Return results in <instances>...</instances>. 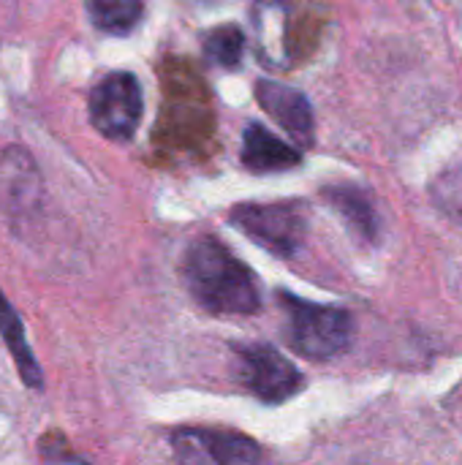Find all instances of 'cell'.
Listing matches in <instances>:
<instances>
[{"mask_svg": "<svg viewBox=\"0 0 462 465\" xmlns=\"http://www.w3.org/2000/svg\"><path fill=\"white\" fill-rule=\"evenodd\" d=\"M302 161L300 150L278 139L270 128L251 123L242 136V163L251 172L267 174V172H286Z\"/></svg>", "mask_w": 462, "mask_h": 465, "instance_id": "9", "label": "cell"}, {"mask_svg": "<svg viewBox=\"0 0 462 465\" xmlns=\"http://www.w3.org/2000/svg\"><path fill=\"white\" fill-rule=\"evenodd\" d=\"M172 452L180 465H261L253 439L223 428H180L172 433Z\"/></svg>", "mask_w": 462, "mask_h": 465, "instance_id": "6", "label": "cell"}, {"mask_svg": "<svg viewBox=\"0 0 462 465\" xmlns=\"http://www.w3.org/2000/svg\"><path fill=\"white\" fill-rule=\"evenodd\" d=\"M237 354V379L240 384L264 403H283L302 392L305 376L297 365L283 357L270 343H242L234 346Z\"/></svg>", "mask_w": 462, "mask_h": 465, "instance_id": "3", "label": "cell"}, {"mask_svg": "<svg viewBox=\"0 0 462 465\" xmlns=\"http://www.w3.org/2000/svg\"><path fill=\"white\" fill-rule=\"evenodd\" d=\"M144 0H87V14L93 25L103 33L123 35L142 19Z\"/></svg>", "mask_w": 462, "mask_h": 465, "instance_id": "12", "label": "cell"}, {"mask_svg": "<svg viewBox=\"0 0 462 465\" xmlns=\"http://www.w3.org/2000/svg\"><path fill=\"white\" fill-rule=\"evenodd\" d=\"M44 465H87L84 460H79V458H71V455H49Z\"/></svg>", "mask_w": 462, "mask_h": 465, "instance_id": "14", "label": "cell"}, {"mask_svg": "<svg viewBox=\"0 0 462 465\" xmlns=\"http://www.w3.org/2000/svg\"><path fill=\"white\" fill-rule=\"evenodd\" d=\"M196 3H202V5H212V3H218V0H196Z\"/></svg>", "mask_w": 462, "mask_h": 465, "instance_id": "15", "label": "cell"}, {"mask_svg": "<svg viewBox=\"0 0 462 465\" xmlns=\"http://www.w3.org/2000/svg\"><path fill=\"white\" fill-rule=\"evenodd\" d=\"M44 204V183L25 147L0 150V213L11 223H27Z\"/></svg>", "mask_w": 462, "mask_h": 465, "instance_id": "7", "label": "cell"}, {"mask_svg": "<svg viewBox=\"0 0 462 465\" xmlns=\"http://www.w3.org/2000/svg\"><path fill=\"white\" fill-rule=\"evenodd\" d=\"M231 223L275 256L291 259L305 242V215L297 204H237Z\"/></svg>", "mask_w": 462, "mask_h": 465, "instance_id": "5", "label": "cell"}, {"mask_svg": "<svg viewBox=\"0 0 462 465\" xmlns=\"http://www.w3.org/2000/svg\"><path fill=\"white\" fill-rule=\"evenodd\" d=\"M245 49V35L237 25H223L215 27L207 41H204V54L210 63L221 65V68H234L242 57Z\"/></svg>", "mask_w": 462, "mask_h": 465, "instance_id": "13", "label": "cell"}, {"mask_svg": "<svg viewBox=\"0 0 462 465\" xmlns=\"http://www.w3.org/2000/svg\"><path fill=\"white\" fill-rule=\"evenodd\" d=\"M324 196L359 237L373 240L378 234V218H376V210H373L370 199L365 196V191L351 188V185H332L324 191Z\"/></svg>", "mask_w": 462, "mask_h": 465, "instance_id": "11", "label": "cell"}, {"mask_svg": "<svg viewBox=\"0 0 462 465\" xmlns=\"http://www.w3.org/2000/svg\"><path fill=\"white\" fill-rule=\"evenodd\" d=\"M142 84L133 74L114 71L103 76L90 93V123L112 142L133 139L142 120Z\"/></svg>", "mask_w": 462, "mask_h": 465, "instance_id": "4", "label": "cell"}, {"mask_svg": "<svg viewBox=\"0 0 462 465\" xmlns=\"http://www.w3.org/2000/svg\"><path fill=\"white\" fill-rule=\"evenodd\" d=\"M280 305L286 311V335L294 351L308 360L340 357L354 338V319L349 311L335 305L308 302L289 292H280Z\"/></svg>", "mask_w": 462, "mask_h": 465, "instance_id": "2", "label": "cell"}, {"mask_svg": "<svg viewBox=\"0 0 462 465\" xmlns=\"http://www.w3.org/2000/svg\"><path fill=\"white\" fill-rule=\"evenodd\" d=\"M256 98L264 112L291 134V139H297L300 144L313 142V109L300 90L272 79H261L256 82Z\"/></svg>", "mask_w": 462, "mask_h": 465, "instance_id": "8", "label": "cell"}, {"mask_svg": "<svg viewBox=\"0 0 462 465\" xmlns=\"http://www.w3.org/2000/svg\"><path fill=\"white\" fill-rule=\"evenodd\" d=\"M0 335H3V341L8 346L16 368H19L22 381L27 387H33V390H38L41 387V365L35 362V354H33V349L27 346V338H25V327H22L16 311L11 308V302L3 297V292H0Z\"/></svg>", "mask_w": 462, "mask_h": 465, "instance_id": "10", "label": "cell"}, {"mask_svg": "<svg viewBox=\"0 0 462 465\" xmlns=\"http://www.w3.org/2000/svg\"><path fill=\"white\" fill-rule=\"evenodd\" d=\"M182 278L199 308L212 316H253L261 308L256 275L215 237L191 242L182 259Z\"/></svg>", "mask_w": 462, "mask_h": 465, "instance_id": "1", "label": "cell"}]
</instances>
